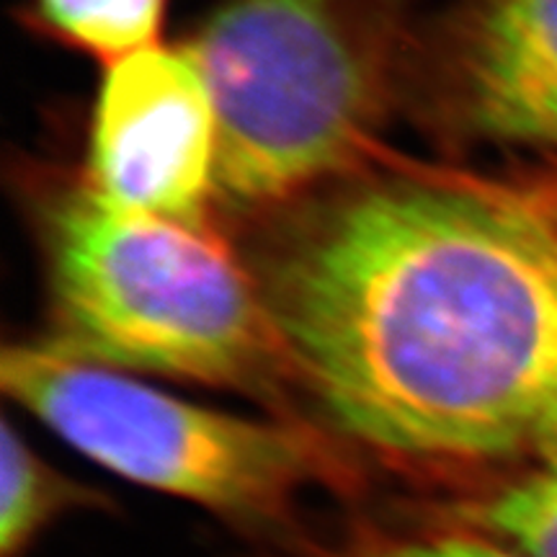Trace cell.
Masks as SVG:
<instances>
[{
  "label": "cell",
  "instance_id": "9",
  "mask_svg": "<svg viewBox=\"0 0 557 557\" xmlns=\"http://www.w3.org/2000/svg\"><path fill=\"white\" fill-rule=\"evenodd\" d=\"M54 37L114 62L158 41L169 0H32Z\"/></svg>",
  "mask_w": 557,
  "mask_h": 557
},
{
  "label": "cell",
  "instance_id": "5",
  "mask_svg": "<svg viewBox=\"0 0 557 557\" xmlns=\"http://www.w3.org/2000/svg\"><path fill=\"white\" fill-rule=\"evenodd\" d=\"M88 186L124 209L205 225L218 191V111L191 45L109 62L90 120Z\"/></svg>",
  "mask_w": 557,
  "mask_h": 557
},
{
  "label": "cell",
  "instance_id": "4",
  "mask_svg": "<svg viewBox=\"0 0 557 557\" xmlns=\"http://www.w3.org/2000/svg\"><path fill=\"white\" fill-rule=\"evenodd\" d=\"M0 380L11 400L111 475L246 532H287L312 491L357 483L331 438L308 423L199 406L50 338L5 348Z\"/></svg>",
  "mask_w": 557,
  "mask_h": 557
},
{
  "label": "cell",
  "instance_id": "11",
  "mask_svg": "<svg viewBox=\"0 0 557 557\" xmlns=\"http://www.w3.org/2000/svg\"><path fill=\"white\" fill-rule=\"evenodd\" d=\"M498 189L524 214L529 225L537 230V235L557 259V165L513 186H498Z\"/></svg>",
  "mask_w": 557,
  "mask_h": 557
},
{
  "label": "cell",
  "instance_id": "1",
  "mask_svg": "<svg viewBox=\"0 0 557 557\" xmlns=\"http://www.w3.org/2000/svg\"><path fill=\"white\" fill-rule=\"evenodd\" d=\"M297 380L354 444L408 468H511L557 449V259L487 186L341 194L261 282Z\"/></svg>",
  "mask_w": 557,
  "mask_h": 557
},
{
  "label": "cell",
  "instance_id": "3",
  "mask_svg": "<svg viewBox=\"0 0 557 557\" xmlns=\"http://www.w3.org/2000/svg\"><path fill=\"white\" fill-rule=\"evenodd\" d=\"M191 47L218 111V191L238 207L336 176L385 120V0H225Z\"/></svg>",
  "mask_w": 557,
  "mask_h": 557
},
{
  "label": "cell",
  "instance_id": "8",
  "mask_svg": "<svg viewBox=\"0 0 557 557\" xmlns=\"http://www.w3.org/2000/svg\"><path fill=\"white\" fill-rule=\"evenodd\" d=\"M101 493L62 475L37 449L3 423V504H0V555L24 557L54 521L73 511L101 508Z\"/></svg>",
  "mask_w": 557,
  "mask_h": 557
},
{
  "label": "cell",
  "instance_id": "7",
  "mask_svg": "<svg viewBox=\"0 0 557 557\" xmlns=\"http://www.w3.org/2000/svg\"><path fill=\"white\" fill-rule=\"evenodd\" d=\"M438 521L521 557H557V449L521 465L475 498L449 506Z\"/></svg>",
  "mask_w": 557,
  "mask_h": 557
},
{
  "label": "cell",
  "instance_id": "6",
  "mask_svg": "<svg viewBox=\"0 0 557 557\" xmlns=\"http://www.w3.org/2000/svg\"><path fill=\"white\" fill-rule=\"evenodd\" d=\"M470 127L557 150V0H483L459 54Z\"/></svg>",
  "mask_w": 557,
  "mask_h": 557
},
{
  "label": "cell",
  "instance_id": "2",
  "mask_svg": "<svg viewBox=\"0 0 557 557\" xmlns=\"http://www.w3.org/2000/svg\"><path fill=\"white\" fill-rule=\"evenodd\" d=\"M54 344L111 369L276 395L297 380L261 284L209 225L65 191L45 222Z\"/></svg>",
  "mask_w": 557,
  "mask_h": 557
},
{
  "label": "cell",
  "instance_id": "10",
  "mask_svg": "<svg viewBox=\"0 0 557 557\" xmlns=\"http://www.w3.org/2000/svg\"><path fill=\"white\" fill-rule=\"evenodd\" d=\"M438 524L442 527L429 529V532L361 542L357 547L329 557H521L468 529L444 524V521Z\"/></svg>",
  "mask_w": 557,
  "mask_h": 557
}]
</instances>
